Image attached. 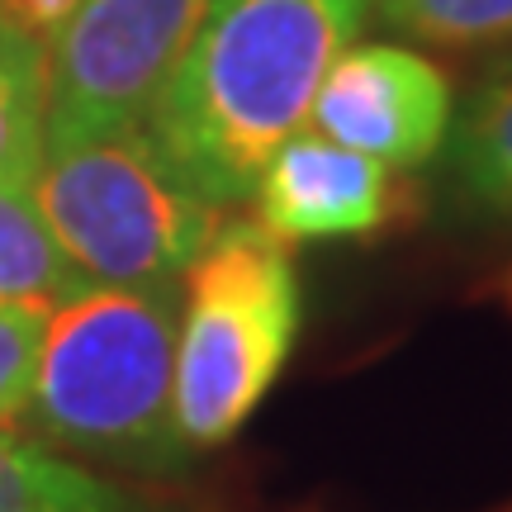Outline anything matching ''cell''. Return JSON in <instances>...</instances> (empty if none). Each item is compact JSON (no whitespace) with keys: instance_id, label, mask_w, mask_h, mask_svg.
<instances>
[{"instance_id":"obj_13","label":"cell","mask_w":512,"mask_h":512,"mask_svg":"<svg viewBox=\"0 0 512 512\" xmlns=\"http://www.w3.org/2000/svg\"><path fill=\"white\" fill-rule=\"evenodd\" d=\"M48 313L53 309H43V304H5L0 299V432H10L29 413Z\"/></svg>"},{"instance_id":"obj_12","label":"cell","mask_w":512,"mask_h":512,"mask_svg":"<svg viewBox=\"0 0 512 512\" xmlns=\"http://www.w3.org/2000/svg\"><path fill=\"white\" fill-rule=\"evenodd\" d=\"M380 24L437 48L512 43V0H370Z\"/></svg>"},{"instance_id":"obj_15","label":"cell","mask_w":512,"mask_h":512,"mask_svg":"<svg viewBox=\"0 0 512 512\" xmlns=\"http://www.w3.org/2000/svg\"><path fill=\"white\" fill-rule=\"evenodd\" d=\"M503 299H508V309H512V266L503 271Z\"/></svg>"},{"instance_id":"obj_9","label":"cell","mask_w":512,"mask_h":512,"mask_svg":"<svg viewBox=\"0 0 512 512\" xmlns=\"http://www.w3.org/2000/svg\"><path fill=\"white\" fill-rule=\"evenodd\" d=\"M0 512H195L138 494L119 479L86 475L43 441L0 432Z\"/></svg>"},{"instance_id":"obj_7","label":"cell","mask_w":512,"mask_h":512,"mask_svg":"<svg viewBox=\"0 0 512 512\" xmlns=\"http://www.w3.org/2000/svg\"><path fill=\"white\" fill-rule=\"evenodd\" d=\"M256 223L275 242H356L375 238L403 214L394 171L366 152L328 143L323 133H294L256 176Z\"/></svg>"},{"instance_id":"obj_11","label":"cell","mask_w":512,"mask_h":512,"mask_svg":"<svg viewBox=\"0 0 512 512\" xmlns=\"http://www.w3.org/2000/svg\"><path fill=\"white\" fill-rule=\"evenodd\" d=\"M48 133V57L0 29V190H29Z\"/></svg>"},{"instance_id":"obj_3","label":"cell","mask_w":512,"mask_h":512,"mask_svg":"<svg viewBox=\"0 0 512 512\" xmlns=\"http://www.w3.org/2000/svg\"><path fill=\"white\" fill-rule=\"evenodd\" d=\"M304 323L299 275L261 223H219L181 275L176 432L185 451H219L252 422L290 366Z\"/></svg>"},{"instance_id":"obj_8","label":"cell","mask_w":512,"mask_h":512,"mask_svg":"<svg viewBox=\"0 0 512 512\" xmlns=\"http://www.w3.org/2000/svg\"><path fill=\"white\" fill-rule=\"evenodd\" d=\"M441 152L460 204L479 219L512 223V57L479 81L465 110L451 114Z\"/></svg>"},{"instance_id":"obj_14","label":"cell","mask_w":512,"mask_h":512,"mask_svg":"<svg viewBox=\"0 0 512 512\" xmlns=\"http://www.w3.org/2000/svg\"><path fill=\"white\" fill-rule=\"evenodd\" d=\"M76 10H81V0H0V29L19 34L48 57V48L72 24Z\"/></svg>"},{"instance_id":"obj_5","label":"cell","mask_w":512,"mask_h":512,"mask_svg":"<svg viewBox=\"0 0 512 512\" xmlns=\"http://www.w3.org/2000/svg\"><path fill=\"white\" fill-rule=\"evenodd\" d=\"M209 0H81L48 48V138L143 124Z\"/></svg>"},{"instance_id":"obj_10","label":"cell","mask_w":512,"mask_h":512,"mask_svg":"<svg viewBox=\"0 0 512 512\" xmlns=\"http://www.w3.org/2000/svg\"><path fill=\"white\" fill-rule=\"evenodd\" d=\"M81 290H91V280L62 256L34 195L0 190V299L57 309Z\"/></svg>"},{"instance_id":"obj_2","label":"cell","mask_w":512,"mask_h":512,"mask_svg":"<svg viewBox=\"0 0 512 512\" xmlns=\"http://www.w3.org/2000/svg\"><path fill=\"white\" fill-rule=\"evenodd\" d=\"M176 318L181 285H91L43 328L29 413L48 446L124 470H181L176 432Z\"/></svg>"},{"instance_id":"obj_4","label":"cell","mask_w":512,"mask_h":512,"mask_svg":"<svg viewBox=\"0 0 512 512\" xmlns=\"http://www.w3.org/2000/svg\"><path fill=\"white\" fill-rule=\"evenodd\" d=\"M62 256L91 285H181L223 209L171 171L143 124L48 138L29 185Z\"/></svg>"},{"instance_id":"obj_1","label":"cell","mask_w":512,"mask_h":512,"mask_svg":"<svg viewBox=\"0 0 512 512\" xmlns=\"http://www.w3.org/2000/svg\"><path fill=\"white\" fill-rule=\"evenodd\" d=\"M366 15L370 0H209L143 128L204 204H242L309 124L332 57Z\"/></svg>"},{"instance_id":"obj_6","label":"cell","mask_w":512,"mask_h":512,"mask_svg":"<svg viewBox=\"0 0 512 512\" xmlns=\"http://www.w3.org/2000/svg\"><path fill=\"white\" fill-rule=\"evenodd\" d=\"M451 114V81L432 57L408 43H351L313 95L309 128L389 171H418L441 157Z\"/></svg>"}]
</instances>
